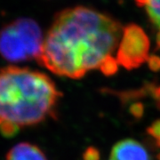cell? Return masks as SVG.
I'll return each mask as SVG.
<instances>
[{
	"instance_id": "12",
	"label": "cell",
	"mask_w": 160,
	"mask_h": 160,
	"mask_svg": "<svg viewBox=\"0 0 160 160\" xmlns=\"http://www.w3.org/2000/svg\"><path fill=\"white\" fill-rule=\"evenodd\" d=\"M109 160H115V159H113V158H110V159Z\"/></svg>"
},
{
	"instance_id": "9",
	"label": "cell",
	"mask_w": 160,
	"mask_h": 160,
	"mask_svg": "<svg viewBox=\"0 0 160 160\" xmlns=\"http://www.w3.org/2000/svg\"><path fill=\"white\" fill-rule=\"evenodd\" d=\"M147 132L150 137H152L156 141L157 146L160 148V119L156 120L148 127Z\"/></svg>"
},
{
	"instance_id": "10",
	"label": "cell",
	"mask_w": 160,
	"mask_h": 160,
	"mask_svg": "<svg viewBox=\"0 0 160 160\" xmlns=\"http://www.w3.org/2000/svg\"><path fill=\"white\" fill-rule=\"evenodd\" d=\"M83 160H100V152L94 147L87 148L83 155Z\"/></svg>"
},
{
	"instance_id": "8",
	"label": "cell",
	"mask_w": 160,
	"mask_h": 160,
	"mask_svg": "<svg viewBox=\"0 0 160 160\" xmlns=\"http://www.w3.org/2000/svg\"><path fill=\"white\" fill-rule=\"evenodd\" d=\"M99 69L105 76H112L116 74L118 69V62L115 58L109 56L103 61Z\"/></svg>"
},
{
	"instance_id": "2",
	"label": "cell",
	"mask_w": 160,
	"mask_h": 160,
	"mask_svg": "<svg viewBox=\"0 0 160 160\" xmlns=\"http://www.w3.org/2000/svg\"><path fill=\"white\" fill-rule=\"evenodd\" d=\"M62 96L46 74L28 68L0 69V133L12 137L24 127L54 118Z\"/></svg>"
},
{
	"instance_id": "6",
	"label": "cell",
	"mask_w": 160,
	"mask_h": 160,
	"mask_svg": "<svg viewBox=\"0 0 160 160\" xmlns=\"http://www.w3.org/2000/svg\"><path fill=\"white\" fill-rule=\"evenodd\" d=\"M6 160H47V158L38 146L29 142H21L8 151Z\"/></svg>"
},
{
	"instance_id": "1",
	"label": "cell",
	"mask_w": 160,
	"mask_h": 160,
	"mask_svg": "<svg viewBox=\"0 0 160 160\" xmlns=\"http://www.w3.org/2000/svg\"><path fill=\"white\" fill-rule=\"evenodd\" d=\"M121 30L117 21L92 9H65L54 18L38 62L54 74L79 79L111 56Z\"/></svg>"
},
{
	"instance_id": "3",
	"label": "cell",
	"mask_w": 160,
	"mask_h": 160,
	"mask_svg": "<svg viewBox=\"0 0 160 160\" xmlns=\"http://www.w3.org/2000/svg\"><path fill=\"white\" fill-rule=\"evenodd\" d=\"M43 44L39 25L30 18H18L0 29V55L10 62H38Z\"/></svg>"
},
{
	"instance_id": "5",
	"label": "cell",
	"mask_w": 160,
	"mask_h": 160,
	"mask_svg": "<svg viewBox=\"0 0 160 160\" xmlns=\"http://www.w3.org/2000/svg\"><path fill=\"white\" fill-rule=\"evenodd\" d=\"M111 158L115 160H149L147 150L137 141L126 139L112 148Z\"/></svg>"
},
{
	"instance_id": "11",
	"label": "cell",
	"mask_w": 160,
	"mask_h": 160,
	"mask_svg": "<svg viewBox=\"0 0 160 160\" xmlns=\"http://www.w3.org/2000/svg\"><path fill=\"white\" fill-rule=\"evenodd\" d=\"M148 63L150 69L154 71L160 70V57L157 55H151L148 60Z\"/></svg>"
},
{
	"instance_id": "4",
	"label": "cell",
	"mask_w": 160,
	"mask_h": 160,
	"mask_svg": "<svg viewBox=\"0 0 160 160\" xmlns=\"http://www.w3.org/2000/svg\"><path fill=\"white\" fill-rule=\"evenodd\" d=\"M149 38L144 30L136 24H130L123 29L117 61L128 70L137 69L149 60Z\"/></svg>"
},
{
	"instance_id": "7",
	"label": "cell",
	"mask_w": 160,
	"mask_h": 160,
	"mask_svg": "<svg viewBox=\"0 0 160 160\" xmlns=\"http://www.w3.org/2000/svg\"><path fill=\"white\" fill-rule=\"evenodd\" d=\"M138 6L145 8L151 22L158 29L160 36V0H136Z\"/></svg>"
}]
</instances>
